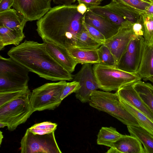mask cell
I'll return each instance as SVG.
<instances>
[{"instance_id": "f35d334b", "label": "cell", "mask_w": 153, "mask_h": 153, "mask_svg": "<svg viewBox=\"0 0 153 153\" xmlns=\"http://www.w3.org/2000/svg\"><path fill=\"white\" fill-rule=\"evenodd\" d=\"M88 10L86 6L83 3L79 4L77 6V11L82 15H84Z\"/></svg>"}, {"instance_id": "9c48e42d", "label": "cell", "mask_w": 153, "mask_h": 153, "mask_svg": "<svg viewBox=\"0 0 153 153\" xmlns=\"http://www.w3.org/2000/svg\"><path fill=\"white\" fill-rule=\"evenodd\" d=\"M146 45L143 36L134 35L115 67L126 72L137 73Z\"/></svg>"}, {"instance_id": "6da1fadb", "label": "cell", "mask_w": 153, "mask_h": 153, "mask_svg": "<svg viewBox=\"0 0 153 153\" xmlns=\"http://www.w3.org/2000/svg\"><path fill=\"white\" fill-rule=\"evenodd\" d=\"M77 6H56L37 21L36 30L44 42L67 48L75 47L77 36L84 28V16L77 11Z\"/></svg>"}, {"instance_id": "cb8c5ba5", "label": "cell", "mask_w": 153, "mask_h": 153, "mask_svg": "<svg viewBox=\"0 0 153 153\" xmlns=\"http://www.w3.org/2000/svg\"><path fill=\"white\" fill-rule=\"evenodd\" d=\"M120 100L123 105L135 118L140 126L153 135V122L131 105L120 99Z\"/></svg>"}, {"instance_id": "44dd1931", "label": "cell", "mask_w": 153, "mask_h": 153, "mask_svg": "<svg viewBox=\"0 0 153 153\" xmlns=\"http://www.w3.org/2000/svg\"><path fill=\"white\" fill-rule=\"evenodd\" d=\"M127 126L130 135L138 139L143 145L144 153H153V135L140 126Z\"/></svg>"}, {"instance_id": "e575fe53", "label": "cell", "mask_w": 153, "mask_h": 153, "mask_svg": "<svg viewBox=\"0 0 153 153\" xmlns=\"http://www.w3.org/2000/svg\"><path fill=\"white\" fill-rule=\"evenodd\" d=\"M132 29L134 34L136 36H143V26L139 19L137 22L133 24Z\"/></svg>"}, {"instance_id": "7402d4cb", "label": "cell", "mask_w": 153, "mask_h": 153, "mask_svg": "<svg viewBox=\"0 0 153 153\" xmlns=\"http://www.w3.org/2000/svg\"><path fill=\"white\" fill-rule=\"evenodd\" d=\"M133 86L144 102L153 114V85L140 80L134 83Z\"/></svg>"}, {"instance_id": "4316f807", "label": "cell", "mask_w": 153, "mask_h": 153, "mask_svg": "<svg viewBox=\"0 0 153 153\" xmlns=\"http://www.w3.org/2000/svg\"><path fill=\"white\" fill-rule=\"evenodd\" d=\"M104 6L132 24L137 22L140 17V15L132 12L120 4L112 1Z\"/></svg>"}, {"instance_id": "836d02e7", "label": "cell", "mask_w": 153, "mask_h": 153, "mask_svg": "<svg viewBox=\"0 0 153 153\" xmlns=\"http://www.w3.org/2000/svg\"><path fill=\"white\" fill-rule=\"evenodd\" d=\"M84 26L89 34L94 39L104 44L106 40L105 36L98 30L91 25L83 22Z\"/></svg>"}, {"instance_id": "1f68e13d", "label": "cell", "mask_w": 153, "mask_h": 153, "mask_svg": "<svg viewBox=\"0 0 153 153\" xmlns=\"http://www.w3.org/2000/svg\"><path fill=\"white\" fill-rule=\"evenodd\" d=\"M29 88L18 90L0 92V107L22 96L31 94Z\"/></svg>"}, {"instance_id": "ee69618b", "label": "cell", "mask_w": 153, "mask_h": 153, "mask_svg": "<svg viewBox=\"0 0 153 153\" xmlns=\"http://www.w3.org/2000/svg\"><path fill=\"white\" fill-rule=\"evenodd\" d=\"M99 1H103V0H99Z\"/></svg>"}, {"instance_id": "d590c367", "label": "cell", "mask_w": 153, "mask_h": 153, "mask_svg": "<svg viewBox=\"0 0 153 153\" xmlns=\"http://www.w3.org/2000/svg\"><path fill=\"white\" fill-rule=\"evenodd\" d=\"M13 3V0H0V13L10 8Z\"/></svg>"}, {"instance_id": "ac0fdd59", "label": "cell", "mask_w": 153, "mask_h": 153, "mask_svg": "<svg viewBox=\"0 0 153 153\" xmlns=\"http://www.w3.org/2000/svg\"><path fill=\"white\" fill-rule=\"evenodd\" d=\"M137 73L141 79L153 83V43L146 44Z\"/></svg>"}, {"instance_id": "74e56055", "label": "cell", "mask_w": 153, "mask_h": 153, "mask_svg": "<svg viewBox=\"0 0 153 153\" xmlns=\"http://www.w3.org/2000/svg\"><path fill=\"white\" fill-rule=\"evenodd\" d=\"M76 0H53V1L56 4L69 5H71Z\"/></svg>"}, {"instance_id": "277c9868", "label": "cell", "mask_w": 153, "mask_h": 153, "mask_svg": "<svg viewBox=\"0 0 153 153\" xmlns=\"http://www.w3.org/2000/svg\"><path fill=\"white\" fill-rule=\"evenodd\" d=\"M100 89L105 91H117L121 87L141 80L137 73L126 72L115 67L98 63L93 67Z\"/></svg>"}, {"instance_id": "5bb4252c", "label": "cell", "mask_w": 153, "mask_h": 153, "mask_svg": "<svg viewBox=\"0 0 153 153\" xmlns=\"http://www.w3.org/2000/svg\"><path fill=\"white\" fill-rule=\"evenodd\" d=\"M84 21L85 23L98 30L105 36L106 39L115 35L120 27L88 9L84 14Z\"/></svg>"}, {"instance_id": "f1b7e54d", "label": "cell", "mask_w": 153, "mask_h": 153, "mask_svg": "<svg viewBox=\"0 0 153 153\" xmlns=\"http://www.w3.org/2000/svg\"><path fill=\"white\" fill-rule=\"evenodd\" d=\"M139 20L142 25L143 37L147 45L153 43V16L145 13L140 15Z\"/></svg>"}, {"instance_id": "60d3db41", "label": "cell", "mask_w": 153, "mask_h": 153, "mask_svg": "<svg viewBox=\"0 0 153 153\" xmlns=\"http://www.w3.org/2000/svg\"><path fill=\"white\" fill-rule=\"evenodd\" d=\"M7 124L4 123L0 122V127L3 128L5 126H7Z\"/></svg>"}, {"instance_id": "52a82bcc", "label": "cell", "mask_w": 153, "mask_h": 153, "mask_svg": "<svg viewBox=\"0 0 153 153\" xmlns=\"http://www.w3.org/2000/svg\"><path fill=\"white\" fill-rule=\"evenodd\" d=\"M65 80L47 83L33 89L30 97L31 104L34 112L46 110H53L62 101V90L66 84Z\"/></svg>"}, {"instance_id": "484cf974", "label": "cell", "mask_w": 153, "mask_h": 153, "mask_svg": "<svg viewBox=\"0 0 153 153\" xmlns=\"http://www.w3.org/2000/svg\"><path fill=\"white\" fill-rule=\"evenodd\" d=\"M102 44L92 37L84 25L83 28L77 36L75 47L85 49H97Z\"/></svg>"}, {"instance_id": "30bf717a", "label": "cell", "mask_w": 153, "mask_h": 153, "mask_svg": "<svg viewBox=\"0 0 153 153\" xmlns=\"http://www.w3.org/2000/svg\"><path fill=\"white\" fill-rule=\"evenodd\" d=\"M73 80L79 84L80 87L75 93V96L83 103L88 102L92 92L100 89L90 63L83 64L80 70L73 76Z\"/></svg>"}, {"instance_id": "8fae6325", "label": "cell", "mask_w": 153, "mask_h": 153, "mask_svg": "<svg viewBox=\"0 0 153 153\" xmlns=\"http://www.w3.org/2000/svg\"><path fill=\"white\" fill-rule=\"evenodd\" d=\"M132 25L133 24L128 21L123 23L120 26L117 32L112 37L106 39L104 44L113 54L116 65L126 51L132 38L135 35L133 30Z\"/></svg>"}, {"instance_id": "ba28073f", "label": "cell", "mask_w": 153, "mask_h": 153, "mask_svg": "<svg viewBox=\"0 0 153 153\" xmlns=\"http://www.w3.org/2000/svg\"><path fill=\"white\" fill-rule=\"evenodd\" d=\"M55 131L35 134L28 128L20 142L21 153H62L56 142Z\"/></svg>"}, {"instance_id": "d6986e66", "label": "cell", "mask_w": 153, "mask_h": 153, "mask_svg": "<svg viewBox=\"0 0 153 153\" xmlns=\"http://www.w3.org/2000/svg\"><path fill=\"white\" fill-rule=\"evenodd\" d=\"M69 53L77 64L99 63L97 49H85L72 47L67 48Z\"/></svg>"}, {"instance_id": "d4e9b609", "label": "cell", "mask_w": 153, "mask_h": 153, "mask_svg": "<svg viewBox=\"0 0 153 153\" xmlns=\"http://www.w3.org/2000/svg\"><path fill=\"white\" fill-rule=\"evenodd\" d=\"M111 1L139 15L145 13L152 2L146 0H111Z\"/></svg>"}, {"instance_id": "4fadbf2b", "label": "cell", "mask_w": 153, "mask_h": 153, "mask_svg": "<svg viewBox=\"0 0 153 153\" xmlns=\"http://www.w3.org/2000/svg\"><path fill=\"white\" fill-rule=\"evenodd\" d=\"M133 84L125 85L116 91L121 100L128 103L153 122V114L134 89Z\"/></svg>"}, {"instance_id": "83f0119b", "label": "cell", "mask_w": 153, "mask_h": 153, "mask_svg": "<svg viewBox=\"0 0 153 153\" xmlns=\"http://www.w3.org/2000/svg\"><path fill=\"white\" fill-rule=\"evenodd\" d=\"M88 9L106 18L120 26L123 23L128 21L104 6L98 5L88 8Z\"/></svg>"}, {"instance_id": "4dcf8cb0", "label": "cell", "mask_w": 153, "mask_h": 153, "mask_svg": "<svg viewBox=\"0 0 153 153\" xmlns=\"http://www.w3.org/2000/svg\"><path fill=\"white\" fill-rule=\"evenodd\" d=\"M57 126L56 123L46 121L35 124L28 129L34 134L44 135L55 131Z\"/></svg>"}, {"instance_id": "ffe728a7", "label": "cell", "mask_w": 153, "mask_h": 153, "mask_svg": "<svg viewBox=\"0 0 153 153\" xmlns=\"http://www.w3.org/2000/svg\"><path fill=\"white\" fill-rule=\"evenodd\" d=\"M25 37L23 30L0 26V51L9 45H19Z\"/></svg>"}, {"instance_id": "f546056e", "label": "cell", "mask_w": 153, "mask_h": 153, "mask_svg": "<svg viewBox=\"0 0 153 153\" xmlns=\"http://www.w3.org/2000/svg\"><path fill=\"white\" fill-rule=\"evenodd\" d=\"M99 63L105 65L116 66L114 58L108 48L104 44L97 49Z\"/></svg>"}, {"instance_id": "5b68a950", "label": "cell", "mask_w": 153, "mask_h": 153, "mask_svg": "<svg viewBox=\"0 0 153 153\" xmlns=\"http://www.w3.org/2000/svg\"><path fill=\"white\" fill-rule=\"evenodd\" d=\"M29 70L11 58L0 56V92L28 88Z\"/></svg>"}, {"instance_id": "f6af8a7d", "label": "cell", "mask_w": 153, "mask_h": 153, "mask_svg": "<svg viewBox=\"0 0 153 153\" xmlns=\"http://www.w3.org/2000/svg\"><path fill=\"white\" fill-rule=\"evenodd\" d=\"M147 0V1H149V0Z\"/></svg>"}, {"instance_id": "2e32d148", "label": "cell", "mask_w": 153, "mask_h": 153, "mask_svg": "<svg viewBox=\"0 0 153 153\" xmlns=\"http://www.w3.org/2000/svg\"><path fill=\"white\" fill-rule=\"evenodd\" d=\"M107 153H144L143 147L140 141L131 135H122Z\"/></svg>"}, {"instance_id": "603a6c76", "label": "cell", "mask_w": 153, "mask_h": 153, "mask_svg": "<svg viewBox=\"0 0 153 153\" xmlns=\"http://www.w3.org/2000/svg\"><path fill=\"white\" fill-rule=\"evenodd\" d=\"M122 136L114 127H102L97 135V143L111 148Z\"/></svg>"}, {"instance_id": "9a60e30c", "label": "cell", "mask_w": 153, "mask_h": 153, "mask_svg": "<svg viewBox=\"0 0 153 153\" xmlns=\"http://www.w3.org/2000/svg\"><path fill=\"white\" fill-rule=\"evenodd\" d=\"M44 42L47 51L58 62L70 73L74 71L77 63L67 48L52 43Z\"/></svg>"}, {"instance_id": "e0dca14e", "label": "cell", "mask_w": 153, "mask_h": 153, "mask_svg": "<svg viewBox=\"0 0 153 153\" xmlns=\"http://www.w3.org/2000/svg\"><path fill=\"white\" fill-rule=\"evenodd\" d=\"M27 21L22 14L14 8L0 13V26L23 31Z\"/></svg>"}, {"instance_id": "3957f363", "label": "cell", "mask_w": 153, "mask_h": 153, "mask_svg": "<svg viewBox=\"0 0 153 153\" xmlns=\"http://www.w3.org/2000/svg\"><path fill=\"white\" fill-rule=\"evenodd\" d=\"M88 103L91 107L107 113L127 126H140L135 118L123 105L117 92L94 91Z\"/></svg>"}, {"instance_id": "ab89813d", "label": "cell", "mask_w": 153, "mask_h": 153, "mask_svg": "<svg viewBox=\"0 0 153 153\" xmlns=\"http://www.w3.org/2000/svg\"><path fill=\"white\" fill-rule=\"evenodd\" d=\"M146 13L153 16V2L146 9L145 13Z\"/></svg>"}, {"instance_id": "b9f144b4", "label": "cell", "mask_w": 153, "mask_h": 153, "mask_svg": "<svg viewBox=\"0 0 153 153\" xmlns=\"http://www.w3.org/2000/svg\"><path fill=\"white\" fill-rule=\"evenodd\" d=\"M3 138V136L2 134V132L0 131V145H1V142H2V139Z\"/></svg>"}, {"instance_id": "7c38bea8", "label": "cell", "mask_w": 153, "mask_h": 153, "mask_svg": "<svg viewBox=\"0 0 153 153\" xmlns=\"http://www.w3.org/2000/svg\"><path fill=\"white\" fill-rule=\"evenodd\" d=\"M52 0H13V8L28 21L39 20L51 8Z\"/></svg>"}, {"instance_id": "d6a6232c", "label": "cell", "mask_w": 153, "mask_h": 153, "mask_svg": "<svg viewBox=\"0 0 153 153\" xmlns=\"http://www.w3.org/2000/svg\"><path fill=\"white\" fill-rule=\"evenodd\" d=\"M79 82L76 81L67 82L63 87L61 94V99L62 101L65 97L73 93H76L79 88Z\"/></svg>"}, {"instance_id": "8992f818", "label": "cell", "mask_w": 153, "mask_h": 153, "mask_svg": "<svg viewBox=\"0 0 153 153\" xmlns=\"http://www.w3.org/2000/svg\"><path fill=\"white\" fill-rule=\"evenodd\" d=\"M30 95L20 96L0 107V122L6 123L9 131H13L25 123L34 112L30 101Z\"/></svg>"}, {"instance_id": "7bdbcfd3", "label": "cell", "mask_w": 153, "mask_h": 153, "mask_svg": "<svg viewBox=\"0 0 153 153\" xmlns=\"http://www.w3.org/2000/svg\"><path fill=\"white\" fill-rule=\"evenodd\" d=\"M149 1L151 2H153V0H149Z\"/></svg>"}, {"instance_id": "8d00e7d4", "label": "cell", "mask_w": 153, "mask_h": 153, "mask_svg": "<svg viewBox=\"0 0 153 153\" xmlns=\"http://www.w3.org/2000/svg\"><path fill=\"white\" fill-rule=\"evenodd\" d=\"M79 4L83 3L87 8L95 6L100 4L101 1L99 0H77Z\"/></svg>"}, {"instance_id": "7a4b0ae2", "label": "cell", "mask_w": 153, "mask_h": 153, "mask_svg": "<svg viewBox=\"0 0 153 153\" xmlns=\"http://www.w3.org/2000/svg\"><path fill=\"white\" fill-rule=\"evenodd\" d=\"M14 60L39 77L52 81L73 80V75L47 51L45 42L25 40L7 53Z\"/></svg>"}]
</instances>
